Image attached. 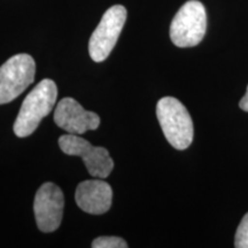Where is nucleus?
<instances>
[{"label": "nucleus", "instance_id": "obj_1", "mask_svg": "<svg viewBox=\"0 0 248 248\" xmlns=\"http://www.w3.org/2000/svg\"><path fill=\"white\" fill-rule=\"evenodd\" d=\"M58 97L57 84L45 78L39 82L24 99L14 122V133L20 138L32 135L38 125L53 109Z\"/></svg>", "mask_w": 248, "mask_h": 248}, {"label": "nucleus", "instance_id": "obj_2", "mask_svg": "<svg viewBox=\"0 0 248 248\" xmlns=\"http://www.w3.org/2000/svg\"><path fill=\"white\" fill-rule=\"evenodd\" d=\"M156 116L164 137L173 148L186 150L193 140V122L178 99L164 97L156 105Z\"/></svg>", "mask_w": 248, "mask_h": 248}, {"label": "nucleus", "instance_id": "obj_3", "mask_svg": "<svg viewBox=\"0 0 248 248\" xmlns=\"http://www.w3.org/2000/svg\"><path fill=\"white\" fill-rule=\"evenodd\" d=\"M207 30L204 6L190 0L179 8L170 26V38L178 47H193L203 39Z\"/></svg>", "mask_w": 248, "mask_h": 248}, {"label": "nucleus", "instance_id": "obj_4", "mask_svg": "<svg viewBox=\"0 0 248 248\" xmlns=\"http://www.w3.org/2000/svg\"><path fill=\"white\" fill-rule=\"evenodd\" d=\"M36 63L29 54H16L0 67V105L13 101L35 80Z\"/></svg>", "mask_w": 248, "mask_h": 248}, {"label": "nucleus", "instance_id": "obj_5", "mask_svg": "<svg viewBox=\"0 0 248 248\" xmlns=\"http://www.w3.org/2000/svg\"><path fill=\"white\" fill-rule=\"evenodd\" d=\"M126 21V9L122 5L108 8L89 42L90 57L94 62H102L115 47Z\"/></svg>", "mask_w": 248, "mask_h": 248}, {"label": "nucleus", "instance_id": "obj_6", "mask_svg": "<svg viewBox=\"0 0 248 248\" xmlns=\"http://www.w3.org/2000/svg\"><path fill=\"white\" fill-rule=\"evenodd\" d=\"M59 146L64 154L82 157L89 173L93 177L107 178L114 168V160L106 148L93 146L79 135L68 133L61 136Z\"/></svg>", "mask_w": 248, "mask_h": 248}, {"label": "nucleus", "instance_id": "obj_7", "mask_svg": "<svg viewBox=\"0 0 248 248\" xmlns=\"http://www.w3.org/2000/svg\"><path fill=\"white\" fill-rule=\"evenodd\" d=\"M64 198L61 188L54 183H45L37 191L33 213L38 229L44 233L53 232L60 226Z\"/></svg>", "mask_w": 248, "mask_h": 248}, {"label": "nucleus", "instance_id": "obj_8", "mask_svg": "<svg viewBox=\"0 0 248 248\" xmlns=\"http://www.w3.org/2000/svg\"><path fill=\"white\" fill-rule=\"evenodd\" d=\"M54 122L68 133L83 135L97 130L100 125V117L93 111L85 110L75 99L63 98L54 110Z\"/></svg>", "mask_w": 248, "mask_h": 248}, {"label": "nucleus", "instance_id": "obj_9", "mask_svg": "<svg viewBox=\"0 0 248 248\" xmlns=\"http://www.w3.org/2000/svg\"><path fill=\"white\" fill-rule=\"evenodd\" d=\"M75 200L83 212L91 215H102L111 207L113 190L101 179H91L79 183L76 188Z\"/></svg>", "mask_w": 248, "mask_h": 248}, {"label": "nucleus", "instance_id": "obj_10", "mask_svg": "<svg viewBox=\"0 0 248 248\" xmlns=\"http://www.w3.org/2000/svg\"><path fill=\"white\" fill-rule=\"evenodd\" d=\"M93 248H126V241L120 237H98L92 241Z\"/></svg>", "mask_w": 248, "mask_h": 248}, {"label": "nucleus", "instance_id": "obj_11", "mask_svg": "<svg viewBox=\"0 0 248 248\" xmlns=\"http://www.w3.org/2000/svg\"><path fill=\"white\" fill-rule=\"evenodd\" d=\"M234 247L248 248V213L243 217L235 232Z\"/></svg>", "mask_w": 248, "mask_h": 248}, {"label": "nucleus", "instance_id": "obj_12", "mask_svg": "<svg viewBox=\"0 0 248 248\" xmlns=\"http://www.w3.org/2000/svg\"><path fill=\"white\" fill-rule=\"evenodd\" d=\"M239 106L243 110L245 111H248V86H247V91H246V94L244 95L243 99H241L240 102H239Z\"/></svg>", "mask_w": 248, "mask_h": 248}]
</instances>
